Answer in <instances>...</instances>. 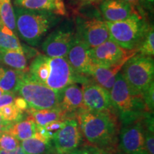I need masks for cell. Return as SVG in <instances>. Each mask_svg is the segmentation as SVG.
<instances>
[{"instance_id":"18","label":"cell","mask_w":154,"mask_h":154,"mask_svg":"<svg viewBox=\"0 0 154 154\" xmlns=\"http://www.w3.org/2000/svg\"><path fill=\"white\" fill-rule=\"evenodd\" d=\"M24 72L0 65V88L5 92L17 93Z\"/></svg>"},{"instance_id":"32","label":"cell","mask_w":154,"mask_h":154,"mask_svg":"<svg viewBox=\"0 0 154 154\" xmlns=\"http://www.w3.org/2000/svg\"><path fill=\"white\" fill-rule=\"evenodd\" d=\"M16 95L11 92H5L2 95L0 96V109L5 106L12 104L14 103Z\"/></svg>"},{"instance_id":"23","label":"cell","mask_w":154,"mask_h":154,"mask_svg":"<svg viewBox=\"0 0 154 154\" xmlns=\"http://www.w3.org/2000/svg\"><path fill=\"white\" fill-rule=\"evenodd\" d=\"M0 24L17 34L14 9L11 0H0Z\"/></svg>"},{"instance_id":"8","label":"cell","mask_w":154,"mask_h":154,"mask_svg":"<svg viewBox=\"0 0 154 154\" xmlns=\"http://www.w3.org/2000/svg\"><path fill=\"white\" fill-rule=\"evenodd\" d=\"M76 29V33L89 48L97 47L110 38L106 22L99 17H77Z\"/></svg>"},{"instance_id":"3","label":"cell","mask_w":154,"mask_h":154,"mask_svg":"<svg viewBox=\"0 0 154 154\" xmlns=\"http://www.w3.org/2000/svg\"><path fill=\"white\" fill-rule=\"evenodd\" d=\"M109 93L112 106L119 112L124 125L136 121L144 111H147L142 96L131 91L121 72Z\"/></svg>"},{"instance_id":"38","label":"cell","mask_w":154,"mask_h":154,"mask_svg":"<svg viewBox=\"0 0 154 154\" xmlns=\"http://www.w3.org/2000/svg\"><path fill=\"white\" fill-rule=\"evenodd\" d=\"M76 3H80L82 5H87V4H91L96 2L97 1H101V0H72Z\"/></svg>"},{"instance_id":"1","label":"cell","mask_w":154,"mask_h":154,"mask_svg":"<svg viewBox=\"0 0 154 154\" xmlns=\"http://www.w3.org/2000/svg\"><path fill=\"white\" fill-rule=\"evenodd\" d=\"M17 34L32 47H36L42 38L61 21V16L47 11L32 10L15 7Z\"/></svg>"},{"instance_id":"16","label":"cell","mask_w":154,"mask_h":154,"mask_svg":"<svg viewBox=\"0 0 154 154\" xmlns=\"http://www.w3.org/2000/svg\"><path fill=\"white\" fill-rule=\"evenodd\" d=\"M14 5L20 8L50 11L59 16L66 14L64 0H14Z\"/></svg>"},{"instance_id":"13","label":"cell","mask_w":154,"mask_h":154,"mask_svg":"<svg viewBox=\"0 0 154 154\" xmlns=\"http://www.w3.org/2000/svg\"><path fill=\"white\" fill-rule=\"evenodd\" d=\"M121 146L127 154H148L143 126L140 121L125 125L121 133Z\"/></svg>"},{"instance_id":"37","label":"cell","mask_w":154,"mask_h":154,"mask_svg":"<svg viewBox=\"0 0 154 154\" xmlns=\"http://www.w3.org/2000/svg\"><path fill=\"white\" fill-rule=\"evenodd\" d=\"M143 2L146 6V9H149L150 11L153 10L154 0H143Z\"/></svg>"},{"instance_id":"34","label":"cell","mask_w":154,"mask_h":154,"mask_svg":"<svg viewBox=\"0 0 154 154\" xmlns=\"http://www.w3.org/2000/svg\"><path fill=\"white\" fill-rule=\"evenodd\" d=\"M99 149L94 148H82V149H76L69 154H99Z\"/></svg>"},{"instance_id":"19","label":"cell","mask_w":154,"mask_h":154,"mask_svg":"<svg viewBox=\"0 0 154 154\" xmlns=\"http://www.w3.org/2000/svg\"><path fill=\"white\" fill-rule=\"evenodd\" d=\"M0 62L16 70L28 71L27 59L24 51L0 49Z\"/></svg>"},{"instance_id":"26","label":"cell","mask_w":154,"mask_h":154,"mask_svg":"<svg viewBox=\"0 0 154 154\" xmlns=\"http://www.w3.org/2000/svg\"><path fill=\"white\" fill-rule=\"evenodd\" d=\"M0 112L2 116L3 121L11 123V124H14L20 121L24 113L17 109L14 103L12 104L5 106L2 108L0 109Z\"/></svg>"},{"instance_id":"15","label":"cell","mask_w":154,"mask_h":154,"mask_svg":"<svg viewBox=\"0 0 154 154\" xmlns=\"http://www.w3.org/2000/svg\"><path fill=\"white\" fill-rule=\"evenodd\" d=\"M59 109L65 114L86 109L83 101L82 88L76 84H71L60 92Z\"/></svg>"},{"instance_id":"40","label":"cell","mask_w":154,"mask_h":154,"mask_svg":"<svg viewBox=\"0 0 154 154\" xmlns=\"http://www.w3.org/2000/svg\"><path fill=\"white\" fill-rule=\"evenodd\" d=\"M99 154H109V153H106V152H104V151L99 150Z\"/></svg>"},{"instance_id":"10","label":"cell","mask_w":154,"mask_h":154,"mask_svg":"<svg viewBox=\"0 0 154 154\" xmlns=\"http://www.w3.org/2000/svg\"><path fill=\"white\" fill-rule=\"evenodd\" d=\"M51 138L57 154H69L76 150L82 139L78 121L72 119L64 120L62 128L54 134Z\"/></svg>"},{"instance_id":"7","label":"cell","mask_w":154,"mask_h":154,"mask_svg":"<svg viewBox=\"0 0 154 154\" xmlns=\"http://www.w3.org/2000/svg\"><path fill=\"white\" fill-rule=\"evenodd\" d=\"M136 54V50L124 49L110 38L94 48H90L89 56L94 65L111 66L125 63L131 57Z\"/></svg>"},{"instance_id":"35","label":"cell","mask_w":154,"mask_h":154,"mask_svg":"<svg viewBox=\"0 0 154 154\" xmlns=\"http://www.w3.org/2000/svg\"><path fill=\"white\" fill-rule=\"evenodd\" d=\"M0 154H26L25 152L23 151L21 146H19L16 149L12 150V151H3L0 150Z\"/></svg>"},{"instance_id":"41","label":"cell","mask_w":154,"mask_h":154,"mask_svg":"<svg viewBox=\"0 0 154 154\" xmlns=\"http://www.w3.org/2000/svg\"><path fill=\"white\" fill-rule=\"evenodd\" d=\"M2 121H3V119H2V116L1 112H0V122H2Z\"/></svg>"},{"instance_id":"31","label":"cell","mask_w":154,"mask_h":154,"mask_svg":"<svg viewBox=\"0 0 154 154\" xmlns=\"http://www.w3.org/2000/svg\"><path fill=\"white\" fill-rule=\"evenodd\" d=\"M63 123H64V121H54L49 123V124L44 127L45 130L51 135V138H52L53 134H55L56 132H57L58 131H59L62 128L63 126Z\"/></svg>"},{"instance_id":"20","label":"cell","mask_w":154,"mask_h":154,"mask_svg":"<svg viewBox=\"0 0 154 154\" xmlns=\"http://www.w3.org/2000/svg\"><path fill=\"white\" fill-rule=\"evenodd\" d=\"M26 111L34 122L37 126H45L49 123L54 121H63L64 116L66 115L59 108L42 110H35L29 108Z\"/></svg>"},{"instance_id":"11","label":"cell","mask_w":154,"mask_h":154,"mask_svg":"<svg viewBox=\"0 0 154 154\" xmlns=\"http://www.w3.org/2000/svg\"><path fill=\"white\" fill-rule=\"evenodd\" d=\"M89 49L87 44L75 32L74 41L66 59L74 72L80 76H91L94 64L90 58Z\"/></svg>"},{"instance_id":"22","label":"cell","mask_w":154,"mask_h":154,"mask_svg":"<svg viewBox=\"0 0 154 154\" xmlns=\"http://www.w3.org/2000/svg\"><path fill=\"white\" fill-rule=\"evenodd\" d=\"M0 49L24 51L17 34L2 24H0Z\"/></svg>"},{"instance_id":"33","label":"cell","mask_w":154,"mask_h":154,"mask_svg":"<svg viewBox=\"0 0 154 154\" xmlns=\"http://www.w3.org/2000/svg\"><path fill=\"white\" fill-rule=\"evenodd\" d=\"M14 104L17 109H19L22 112L26 111L29 109L27 103H26V101L23 99L22 96H16L14 101Z\"/></svg>"},{"instance_id":"5","label":"cell","mask_w":154,"mask_h":154,"mask_svg":"<svg viewBox=\"0 0 154 154\" xmlns=\"http://www.w3.org/2000/svg\"><path fill=\"white\" fill-rule=\"evenodd\" d=\"M121 73L131 91L142 96L153 84V57L136 54L124 63Z\"/></svg>"},{"instance_id":"21","label":"cell","mask_w":154,"mask_h":154,"mask_svg":"<svg viewBox=\"0 0 154 154\" xmlns=\"http://www.w3.org/2000/svg\"><path fill=\"white\" fill-rule=\"evenodd\" d=\"M36 125L30 117L26 120L11 124L7 132L12 135L17 140H24L34 136Z\"/></svg>"},{"instance_id":"9","label":"cell","mask_w":154,"mask_h":154,"mask_svg":"<svg viewBox=\"0 0 154 154\" xmlns=\"http://www.w3.org/2000/svg\"><path fill=\"white\" fill-rule=\"evenodd\" d=\"M75 32L71 27H59L44 39L42 49L49 57H66L74 41Z\"/></svg>"},{"instance_id":"30","label":"cell","mask_w":154,"mask_h":154,"mask_svg":"<svg viewBox=\"0 0 154 154\" xmlns=\"http://www.w3.org/2000/svg\"><path fill=\"white\" fill-rule=\"evenodd\" d=\"M123 1L130 5L140 15L146 17V9L143 0H123Z\"/></svg>"},{"instance_id":"4","label":"cell","mask_w":154,"mask_h":154,"mask_svg":"<svg viewBox=\"0 0 154 154\" xmlns=\"http://www.w3.org/2000/svg\"><path fill=\"white\" fill-rule=\"evenodd\" d=\"M106 22L109 37L124 49L135 50L149 29L146 17L135 11L124 20Z\"/></svg>"},{"instance_id":"29","label":"cell","mask_w":154,"mask_h":154,"mask_svg":"<svg viewBox=\"0 0 154 154\" xmlns=\"http://www.w3.org/2000/svg\"><path fill=\"white\" fill-rule=\"evenodd\" d=\"M153 94H154V84L150 86V87L142 94V98H143V102L145 103L146 110L150 112L153 110Z\"/></svg>"},{"instance_id":"14","label":"cell","mask_w":154,"mask_h":154,"mask_svg":"<svg viewBox=\"0 0 154 154\" xmlns=\"http://www.w3.org/2000/svg\"><path fill=\"white\" fill-rule=\"evenodd\" d=\"M99 9L103 19L107 22L124 20L136 11L123 0H101Z\"/></svg>"},{"instance_id":"39","label":"cell","mask_w":154,"mask_h":154,"mask_svg":"<svg viewBox=\"0 0 154 154\" xmlns=\"http://www.w3.org/2000/svg\"><path fill=\"white\" fill-rule=\"evenodd\" d=\"M5 91H4V90L2 89V88H0V96H1V95H2V94H4V93H5Z\"/></svg>"},{"instance_id":"25","label":"cell","mask_w":154,"mask_h":154,"mask_svg":"<svg viewBox=\"0 0 154 154\" xmlns=\"http://www.w3.org/2000/svg\"><path fill=\"white\" fill-rule=\"evenodd\" d=\"M20 146L26 154H43L49 149V144L34 136L22 140Z\"/></svg>"},{"instance_id":"27","label":"cell","mask_w":154,"mask_h":154,"mask_svg":"<svg viewBox=\"0 0 154 154\" xmlns=\"http://www.w3.org/2000/svg\"><path fill=\"white\" fill-rule=\"evenodd\" d=\"M147 121L146 126L147 128L144 130V138L145 145L148 154H154V136H153V120L151 116L146 119Z\"/></svg>"},{"instance_id":"24","label":"cell","mask_w":154,"mask_h":154,"mask_svg":"<svg viewBox=\"0 0 154 154\" xmlns=\"http://www.w3.org/2000/svg\"><path fill=\"white\" fill-rule=\"evenodd\" d=\"M136 54L148 56V57H153L154 54V29L153 25H150L149 29L143 38L138 44V46L135 49Z\"/></svg>"},{"instance_id":"6","label":"cell","mask_w":154,"mask_h":154,"mask_svg":"<svg viewBox=\"0 0 154 154\" xmlns=\"http://www.w3.org/2000/svg\"><path fill=\"white\" fill-rule=\"evenodd\" d=\"M17 93L26 101L30 109L42 110L59 108L60 93L30 79L26 72L23 74Z\"/></svg>"},{"instance_id":"36","label":"cell","mask_w":154,"mask_h":154,"mask_svg":"<svg viewBox=\"0 0 154 154\" xmlns=\"http://www.w3.org/2000/svg\"><path fill=\"white\" fill-rule=\"evenodd\" d=\"M11 124V123L6 122V121H2V122H0V135L3 134L4 132L7 131Z\"/></svg>"},{"instance_id":"2","label":"cell","mask_w":154,"mask_h":154,"mask_svg":"<svg viewBox=\"0 0 154 154\" xmlns=\"http://www.w3.org/2000/svg\"><path fill=\"white\" fill-rule=\"evenodd\" d=\"M81 132L90 143L98 146L111 143L116 124L112 112H96L82 109L77 113Z\"/></svg>"},{"instance_id":"12","label":"cell","mask_w":154,"mask_h":154,"mask_svg":"<svg viewBox=\"0 0 154 154\" xmlns=\"http://www.w3.org/2000/svg\"><path fill=\"white\" fill-rule=\"evenodd\" d=\"M83 101L86 109L96 112H111L113 109L110 93L96 83L82 84Z\"/></svg>"},{"instance_id":"28","label":"cell","mask_w":154,"mask_h":154,"mask_svg":"<svg viewBox=\"0 0 154 154\" xmlns=\"http://www.w3.org/2000/svg\"><path fill=\"white\" fill-rule=\"evenodd\" d=\"M20 146V142L7 131L0 135V150L12 151Z\"/></svg>"},{"instance_id":"17","label":"cell","mask_w":154,"mask_h":154,"mask_svg":"<svg viewBox=\"0 0 154 154\" xmlns=\"http://www.w3.org/2000/svg\"><path fill=\"white\" fill-rule=\"evenodd\" d=\"M124 65V63L111 66L94 65L92 69L91 76L95 81V83L104 88L108 91H110L115 83L116 77L121 72Z\"/></svg>"}]
</instances>
